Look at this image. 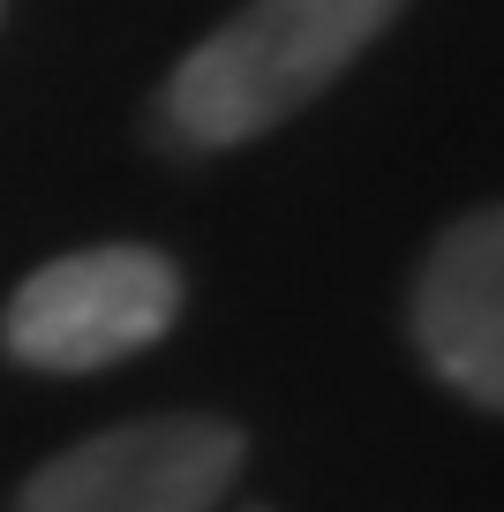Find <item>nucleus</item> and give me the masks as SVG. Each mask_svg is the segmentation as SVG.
Returning a JSON list of instances; mask_svg holds the SVG:
<instances>
[{
    "label": "nucleus",
    "instance_id": "nucleus-2",
    "mask_svg": "<svg viewBox=\"0 0 504 512\" xmlns=\"http://www.w3.org/2000/svg\"><path fill=\"white\" fill-rule=\"evenodd\" d=\"M181 317V272L174 256L143 241H98V249L53 256L8 294L0 309V347L8 362L46 369V377H83L113 369L128 354L158 347Z\"/></svg>",
    "mask_w": 504,
    "mask_h": 512
},
{
    "label": "nucleus",
    "instance_id": "nucleus-3",
    "mask_svg": "<svg viewBox=\"0 0 504 512\" xmlns=\"http://www.w3.org/2000/svg\"><path fill=\"white\" fill-rule=\"evenodd\" d=\"M249 437L226 415H143L98 430L23 482L16 512H211Z\"/></svg>",
    "mask_w": 504,
    "mask_h": 512
},
{
    "label": "nucleus",
    "instance_id": "nucleus-1",
    "mask_svg": "<svg viewBox=\"0 0 504 512\" xmlns=\"http://www.w3.org/2000/svg\"><path fill=\"white\" fill-rule=\"evenodd\" d=\"M407 0H249L181 53L158 91V128L181 151H234L294 121L339 83Z\"/></svg>",
    "mask_w": 504,
    "mask_h": 512
},
{
    "label": "nucleus",
    "instance_id": "nucleus-4",
    "mask_svg": "<svg viewBox=\"0 0 504 512\" xmlns=\"http://www.w3.org/2000/svg\"><path fill=\"white\" fill-rule=\"evenodd\" d=\"M414 347L459 400L504 415V204L444 226L422 256Z\"/></svg>",
    "mask_w": 504,
    "mask_h": 512
}]
</instances>
